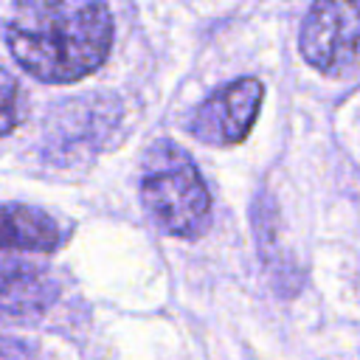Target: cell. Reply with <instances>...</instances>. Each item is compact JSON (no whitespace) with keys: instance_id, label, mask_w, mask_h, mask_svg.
I'll use <instances>...</instances> for the list:
<instances>
[{"instance_id":"cell-8","label":"cell","mask_w":360,"mask_h":360,"mask_svg":"<svg viewBox=\"0 0 360 360\" xmlns=\"http://www.w3.org/2000/svg\"><path fill=\"white\" fill-rule=\"evenodd\" d=\"M0 360H34V354H31L28 343L0 335Z\"/></svg>"},{"instance_id":"cell-4","label":"cell","mask_w":360,"mask_h":360,"mask_svg":"<svg viewBox=\"0 0 360 360\" xmlns=\"http://www.w3.org/2000/svg\"><path fill=\"white\" fill-rule=\"evenodd\" d=\"M264 87L259 79H236L208 96L191 115V135L208 146L242 143L259 115Z\"/></svg>"},{"instance_id":"cell-5","label":"cell","mask_w":360,"mask_h":360,"mask_svg":"<svg viewBox=\"0 0 360 360\" xmlns=\"http://www.w3.org/2000/svg\"><path fill=\"white\" fill-rule=\"evenodd\" d=\"M56 298L53 281L31 264L0 262V321L31 323L39 321Z\"/></svg>"},{"instance_id":"cell-3","label":"cell","mask_w":360,"mask_h":360,"mask_svg":"<svg viewBox=\"0 0 360 360\" xmlns=\"http://www.w3.org/2000/svg\"><path fill=\"white\" fill-rule=\"evenodd\" d=\"M301 53L326 76H360V0H315L301 25Z\"/></svg>"},{"instance_id":"cell-6","label":"cell","mask_w":360,"mask_h":360,"mask_svg":"<svg viewBox=\"0 0 360 360\" xmlns=\"http://www.w3.org/2000/svg\"><path fill=\"white\" fill-rule=\"evenodd\" d=\"M65 239L62 225L31 205L0 202V250H56Z\"/></svg>"},{"instance_id":"cell-2","label":"cell","mask_w":360,"mask_h":360,"mask_svg":"<svg viewBox=\"0 0 360 360\" xmlns=\"http://www.w3.org/2000/svg\"><path fill=\"white\" fill-rule=\"evenodd\" d=\"M141 200L155 225L172 236L194 239L208 228V186L174 141H155L149 146L141 174Z\"/></svg>"},{"instance_id":"cell-7","label":"cell","mask_w":360,"mask_h":360,"mask_svg":"<svg viewBox=\"0 0 360 360\" xmlns=\"http://www.w3.org/2000/svg\"><path fill=\"white\" fill-rule=\"evenodd\" d=\"M22 118V110H20V87L14 82L11 73H6L0 68V135L11 132Z\"/></svg>"},{"instance_id":"cell-1","label":"cell","mask_w":360,"mask_h":360,"mask_svg":"<svg viewBox=\"0 0 360 360\" xmlns=\"http://www.w3.org/2000/svg\"><path fill=\"white\" fill-rule=\"evenodd\" d=\"M6 42L34 79L68 84L104 65L112 20L104 0H11Z\"/></svg>"}]
</instances>
